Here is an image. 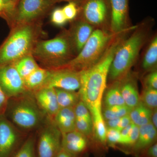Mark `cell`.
I'll list each match as a JSON object with an SVG mask.
<instances>
[{"label": "cell", "instance_id": "cell-12", "mask_svg": "<svg viewBox=\"0 0 157 157\" xmlns=\"http://www.w3.org/2000/svg\"><path fill=\"white\" fill-rule=\"evenodd\" d=\"M19 139L13 124L5 114L0 115V157H10Z\"/></svg>", "mask_w": 157, "mask_h": 157}, {"label": "cell", "instance_id": "cell-34", "mask_svg": "<svg viewBox=\"0 0 157 157\" xmlns=\"http://www.w3.org/2000/svg\"><path fill=\"white\" fill-rule=\"evenodd\" d=\"M144 87L157 90V70H155L147 73L143 80Z\"/></svg>", "mask_w": 157, "mask_h": 157}, {"label": "cell", "instance_id": "cell-22", "mask_svg": "<svg viewBox=\"0 0 157 157\" xmlns=\"http://www.w3.org/2000/svg\"><path fill=\"white\" fill-rule=\"evenodd\" d=\"M48 74V70L39 67L23 79L26 89L28 91L33 93L42 88Z\"/></svg>", "mask_w": 157, "mask_h": 157}, {"label": "cell", "instance_id": "cell-41", "mask_svg": "<svg viewBox=\"0 0 157 157\" xmlns=\"http://www.w3.org/2000/svg\"><path fill=\"white\" fill-rule=\"evenodd\" d=\"M151 123L152 124L156 129H157V110L155 109L152 110V113Z\"/></svg>", "mask_w": 157, "mask_h": 157}, {"label": "cell", "instance_id": "cell-3", "mask_svg": "<svg viewBox=\"0 0 157 157\" xmlns=\"http://www.w3.org/2000/svg\"><path fill=\"white\" fill-rule=\"evenodd\" d=\"M0 46V67L32 55L42 31L40 21L16 26Z\"/></svg>", "mask_w": 157, "mask_h": 157}, {"label": "cell", "instance_id": "cell-43", "mask_svg": "<svg viewBox=\"0 0 157 157\" xmlns=\"http://www.w3.org/2000/svg\"><path fill=\"white\" fill-rule=\"evenodd\" d=\"M6 11V7L3 0H0V17H3Z\"/></svg>", "mask_w": 157, "mask_h": 157}, {"label": "cell", "instance_id": "cell-25", "mask_svg": "<svg viewBox=\"0 0 157 157\" xmlns=\"http://www.w3.org/2000/svg\"><path fill=\"white\" fill-rule=\"evenodd\" d=\"M59 109L74 107L81 101L78 92L54 88Z\"/></svg>", "mask_w": 157, "mask_h": 157}, {"label": "cell", "instance_id": "cell-31", "mask_svg": "<svg viewBox=\"0 0 157 157\" xmlns=\"http://www.w3.org/2000/svg\"><path fill=\"white\" fill-rule=\"evenodd\" d=\"M107 145L115 148L118 144L120 139V132L115 128H107Z\"/></svg>", "mask_w": 157, "mask_h": 157}, {"label": "cell", "instance_id": "cell-24", "mask_svg": "<svg viewBox=\"0 0 157 157\" xmlns=\"http://www.w3.org/2000/svg\"><path fill=\"white\" fill-rule=\"evenodd\" d=\"M152 113V110L140 102L131 109L129 116L132 123L140 127L151 123Z\"/></svg>", "mask_w": 157, "mask_h": 157}, {"label": "cell", "instance_id": "cell-21", "mask_svg": "<svg viewBox=\"0 0 157 157\" xmlns=\"http://www.w3.org/2000/svg\"><path fill=\"white\" fill-rule=\"evenodd\" d=\"M90 113L93 121V136L100 145L106 147L107 128L102 115V109L94 110Z\"/></svg>", "mask_w": 157, "mask_h": 157}, {"label": "cell", "instance_id": "cell-23", "mask_svg": "<svg viewBox=\"0 0 157 157\" xmlns=\"http://www.w3.org/2000/svg\"><path fill=\"white\" fill-rule=\"evenodd\" d=\"M104 104L105 107L126 105L120 87L119 81L109 84L104 94Z\"/></svg>", "mask_w": 157, "mask_h": 157}, {"label": "cell", "instance_id": "cell-27", "mask_svg": "<svg viewBox=\"0 0 157 157\" xmlns=\"http://www.w3.org/2000/svg\"><path fill=\"white\" fill-rule=\"evenodd\" d=\"M131 109L126 105L105 107L102 109V115L104 121L120 118L129 114Z\"/></svg>", "mask_w": 157, "mask_h": 157}, {"label": "cell", "instance_id": "cell-13", "mask_svg": "<svg viewBox=\"0 0 157 157\" xmlns=\"http://www.w3.org/2000/svg\"><path fill=\"white\" fill-rule=\"evenodd\" d=\"M111 19L110 31L118 34L128 29L130 24L128 16V0H110Z\"/></svg>", "mask_w": 157, "mask_h": 157}, {"label": "cell", "instance_id": "cell-30", "mask_svg": "<svg viewBox=\"0 0 157 157\" xmlns=\"http://www.w3.org/2000/svg\"><path fill=\"white\" fill-rule=\"evenodd\" d=\"M62 9L68 21H73L78 16V6L75 3H68Z\"/></svg>", "mask_w": 157, "mask_h": 157}, {"label": "cell", "instance_id": "cell-17", "mask_svg": "<svg viewBox=\"0 0 157 157\" xmlns=\"http://www.w3.org/2000/svg\"><path fill=\"white\" fill-rule=\"evenodd\" d=\"M137 78V73L131 71L119 81L121 92L125 104L131 109L136 107L140 102Z\"/></svg>", "mask_w": 157, "mask_h": 157}, {"label": "cell", "instance_id": "cell-18", "mask_svg": "<svg viewBox=\"0 0 157 157\" xmlns=\"http://www.w3.org/2000/svg\"><path fill=\"white\" fill-rule=\"evenodd\" d=\"M157 131L151 123L139 127L138 138L132 149V153L138 157L144 150L155 143L157 139Z\"/></svg>", "mask_w": 157, "mask_h": 157}, {"label": "cell", "instance_id": "cell-10", "mask_svg": "<svg viewBox=\"0 0 157 157\" xmlns=\"http://www.w3.org/2000/svg\"><path fill=\"white\" fill-rule=\"evenodd\" d=\"M48 70V76L42 88H59L74 91L79 90L80 71L63 68Z\"/></svg>", "mask_w": 157, "mask_h": 157}, {"label": "cell", "instance_id": "cell-14", "mask_svg": "<svg viewBox=\"0 0 157 157\" xmlns=\"http://www.w3.org/2000/svg\"><path fill=\"white\" fill-rule=\"evenodd\" d=\"M70 22V28L67 32L76 56L95 29L80 18H76Z\"/></svg>", "mask_w": 157, "mask_h": 157}, {"label": "cell", "instance_id": "cell-19", "mask_svg": "<svg viewBox=\"0 0 157 157\" xmlns=\"http://www.w3.org/2000/svg\"><path fill=\"white\" fill-rule=\"evenodd\" d=\"M145 46L140 58V67L143 73H146L157 69V33L151 37Z\"/></svg>", "mask_w": 157, "mask_h": 157}, {"label": "cell", "instance_id": "cell-11", "mask_svg": "<svg viewBox=\"0 0 157 157\" xmlns=\"http://www.w3.org/2000/svg\"><path fill=\"white\" fill-rule=\"evenodd\" d=\"M0 86L9 99L28 92L25 86L23 79L13 64L0 67Z\"/></svg>", "mask_w": 157, "mask_h": 157}, {"label": "cell", "instance_id": "cell-7", "mask_svg": "<svg viewBox=\"0 0 157 157\" xmlns=\"http://www.w3.org/2000/svg\"><path fill=\"white\" fill-rule=\"evenodd\" d=\"M54 5L50 0H19L7 21L11 28L21 25L39 22Z\"/></svg>", "mask_w": 157, "mask_h": 157}, {"label": "cell", "instance_id": "cell-32", "mask_svg": "<svg viewBox=\"0 0 157 157\" xmlns=\"http://www.w3.org/2000/svg\"><path fill=\"white\" fill-rule=\"evenodd\" d=\"M51 21L54 25L62 27L67 22L61 8H57L53 10L51 16Z\"/></svg>", "mask_w": 157, "mask_h": 157}, {"label": "cell", "instance_id": "cell-29", "mask_svg": "<svg viewBox=\"0 0 157 157\" xmlns=\"http://www.w3.org/2000/svg\"><path fill=\"white\" fill-rule=\"evenodd\" d=\"M35 140L29 137L13 157H35Z\"/></svg>", "mask_w": 157, "mask_h": 157}, {"label": "cell", "instance_id": "cell-38", "mask_svg": "<svg viewBox=\"0 0 157 157\" xmlns=\"http://www.w3.org/2000/svg\"><path fill=\"white\" fill-rule=\"evenodd\" d=\"M132 123V122L131 121L129 114L124 116L121 117L120 119L118 125L116 129L121 132L123 129L126 127L128 125Z\"/></svg>", "mask_w": 157, "mask_h": 157}, {"label": "cell", "instance_id": "cell-1", "mask_svg": "<svg viewBox=\"0 0 157 157\" xmlns=\"http://www.w3.org/2000/svg\"><path fill=\"white\" fill-rule=\"evenodd\" d=\"M134 26L117 35L102 57L92 67L80 71V86L78 90L81 100L90 112L102 110V101L105 90L109 67L119 46L131 33Z\"/></svg>", "mask_w": 157, "mask_h": 157}, {"label": "cell", "instance_id": "cell-4", "mask_svg": "<svg viewBox=\"0 0 157 157\" xmlns=\"http://www.w3.org/2000/svg\"><path fill=\"white\" fill-rule=\"evenodd\" d=\"M32 55L47 70L62 67L76 56L66 29L53 39L39 40Z\"/></svg>", "mask_w": 157, "mask_h": 157}, {"label": "cell", "instance_id": "cell-20", "mask_svg": "<svg viewBox=\"0 0 157 157\" xmlns=\"http://www.w3.org/2000/svg\"><path fill=\"white\" fill-rule=\"evenodd\" d=\"M74 107L59 109L52 119L54 123L61 133H68L76 130V116Z\"/></svg>", "mask_w": 157, "mask_h": 157}, {"label": "cell", "instance_id": "cell-35", "mask_svg": "<svg viewBox=\"0 0 157 157\" xmlns=\"http://www.w3.org/2000/svg\"><path fill=\"white\" fill-rule=\"evenodd\" d=\"M6 7V11L3 18L8 21L17 6L19 0H3Z\"/></svg>", "mask_w": 157, "mask_h": 157}, {"label": "cell", "instance_id": "cell-5", "mask_svg": "<svg viewBox=\"0 0 157 157\" xmlns=\"http://www.w3.org/2000/svg\"><path fill=\"white\" fill-rule=\"evenodd\" d=\"M118 34L95 29L80 52L60 68H67L79 72L91 67L102 57L114 37Z\"/></svg>", "mask_w": 157, "mask_h": 157}, {"label": "cell", "instance_id": "cell-16", "mask_svg": "<svg viewBox=\"0 0 157 157\" xmlns=\"http://www.w3.org/2000/svg\"><path fill=\"white\" fill-rule=\"evenodd\" d=\"M33 93L39 108L52 120L59 109L55 89L42 88Z\"/></svg>", "mask_w": 157, "mask_h": 157}, {"label": "cell", "instance_id": "cell-37", "mask_svg": "<svg viewBox=\"0 0 157 157\" xmlns=\"http://www.w3.org/2000/svg\"><path fill=\"white\" fill-rule=\"evenodd\" d=\"M8 101L9 99L3 92L0 86V115L5 114L8 105Z\"/></svg>", "mask_w": 157, "mask_h": 157}, {"label": "cell", "instance_id": "cell-42", "mask_svg": "<svg viewBox=\"0 0 157 157\" xmlns=\"http://www.w3.org/2000/svg\"><path fill=\"white\" fill-rule=\"evenodd\" d=\"M56 157H74L64 150L61 148Z\"/></svg>", "mask_w": 157, "mask_h": 157}, {"label": "cell", "instance_id": "cell-8", "mask_svg": "<svg viewBox=\"0 0 157 157\" xmlns=\"http://www.w3.org/2000/svg\"><path fill=\"white\" fill-rule=\"evenodd\" d=\"M76 18L84 21L95 29L110 32V0H84L78 7Z\"/></svg>", "mask_w": 157, "mask_h": 157}, {"label": "cell", "instance_id": "cell-40", "mask_svg": "<svg viewBox=\"0 0 157 157\" xmlns=\"http://www.w3.org/2000/svg\"><path fill=\"white\" fill-rule=\"evenodd\" d=\"M54 4L56 3L61 2H73L75 3L79 7L81 5L82 3L83 2L84 0H50Z\"/></svg>", "mask_w": 157, "mask_h": 157}, {"label": "cell", "instance_id": "cell-33", "mask_svg": "<svg viewBox=\"0 0 157 157\" xmlns=\"http://www.w3.org/2000/svg\"><path fill=\"white\" fill-rule=\"evenodd\" d=\"M138 135L139 127L133 123L132 129L122 145L131 147L132 149L137 141Z\"/></svg>", "mask_w": 157, "mask_h": 157}, {"label": "cell", "instance_id": "cell-39", "mask_svg": "<svg viewBox=\"0 0 157 157\" xmlns=\"http://www.w3.org/2000/svg\"><path fill=\"white\" fill-rule=\"evenodd\" d=\"M120 119V118L105 121L106 128H109L117 129L119 122Z\"/></svg>", "mask_w": 157, "mask_h": 157}, {"label": "cell", "instance_id": "cell-36", "mask_svg": "<svg viewBox=\"0 0 157 157\" xmlns=\"http://www.w3.org/2000/svg\"><path fill=\"white\" fill-rule=\"evenodd\" d=\"M141 157H157V144L155 142L148 147L140 155Z\"/></svg>", "mask_w": 157, "mask_h": 157}, {"label": "cell", "instance_id": "cell-26", "mask_svg": "<svg viewBox=\"0 0 157 157\" xmlns=\"http://www.w3.org/2000/svg\"><path fill=\"white\" fill-rule=\"evenodd\" d=\"M13 65L23 79L39 67L32 55L22 58Z\"/></svg>", "mask_w": 157, "mask_h": 157}, {"label": "cell", "instance_id": "cell-15", "mask_svg": "<svg viewBox=\"0 0 157 157\" xmlns=\"http://www.w3.org/2000/svg\"><path fill=\"white\" fill-rule=\"evenodd\" d=\"M61 148L74 157H79L85 153L89 147V139L75 130L61 133Z\"/></svg>", "mask_w": 157, "mask_h": 157}, {"label": "cell", "instance_id": "cell-6", "mask_svg": "<svg viewBox=\"0 0 157 157\" xmlns=\"http://www.w3.org/2000/svg\"><path fill=\"white\" fill-rule=\"evenodd\" d=\"M32 94L28 91L9 99L12 101L9 100L5 112L12 124L25 130L36 128L41 124L45 114L37 105Z\"/></svg>", "mask_w": 157, "mask_h": 157}, {"label": "cell", "instance_id": "cell-9", "mask_svg": "<svg viewBox=\"0 0 157 157\" xmlns=\"http://www.w3.org/2000/svg\"><path fill=\"white\" fill-rule=\"evenodd\" d=\"M49 119L48 122L40 132L38 144V157H56L61 148L62 134Z\"/></svg>", "mask_w": 157, "mask_h": 157}, {"label": "cell", "instance_id": "cell-28", "mask_svg": "<svg viewBox=\"0 0 157 157\" xmlns=\"http://www.w3.org/2000/svg\"><path fill=\"white\" fill-rule=\"evenodd\" d=\"M140 102L148 108L153 110L157 107V90L144 87L140 96Z\"/></svg>", "mask_w": 157, "mask_h": 157}, {"label": "cell", "instance_id": "cell-2", "mask_svg": "<svg viewBox=\"0 0 157 157\" xmlns=\"http://www.w3.org/2000/svg\"><path fill=\"white\" fill-rule=\"evenodd\" d=\"M154 22L152 18L142 21L123 40L109 67L107 80L110 84L120 81L131 72L138 60L141 49L152 36Z\"/></svg>", "mask_w": 157, "mask_h": 157}]
</instances>
